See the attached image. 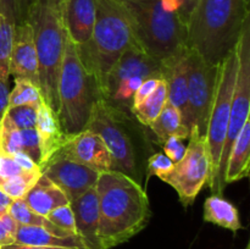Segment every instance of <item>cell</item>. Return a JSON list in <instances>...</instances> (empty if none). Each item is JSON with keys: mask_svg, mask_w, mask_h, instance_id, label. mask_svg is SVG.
Listing matches in <instances>:
<instances>
[{"mask_svg": "<svg viewBox=\"0 0 250 249\" xmlns=\"http://www.w3.org/2000/svg\"><path fill=\"white\" fill-rule=\"evenodd\" d=\"M21 151L27 154L37 165L41 163V148L36 128L21 129Z\"/></svg>", "mask_w": 250, "mask_h": 249, "instance_id": "34", "label": "cell"}, {"mask_svg": "<svg viewBox=\"0 0 250 249\" xmlns=\"http://www.w3.org/2000/svg\"><path fill=\"white\" fill-rule=\"evenodd\" d=\"M21 151V129L16 128L4 115L0 121V153L14 154Z\"/></svg>", "mask_w": 250, "mask_h": 249, "instance_id": "29", "label": "cell"}, {"mask_svg": "<svg viewBox=\"0 0 250 249\" xmlns=\"http://www.w3.org/2000/svg\"><path fill=\"white\" fill-rule=\"evenodd\" d=\"M167 65L142 50L136 43L129 45L107 72L102 88V100L114 109L132 115L134 93L149 78L164 80Z\"/></svg>", "mask_w": 250, "mask_h": 249, "instance_id": "7", "label": "cell"}, {"mask_svg": "<svg viewBox=\"0 0 250 249\" xmlns=\"http://www.w3.org/2000/svg\"><path fill=\"white\" fill-rule=\"evenodd\" d=\"M177 7V11L180 17L182 19V21L185 22V24L187 26L188 20H189L190 14L194 10L195 5H197L198 0H173Z\"/></svg>", "mask_w": 250, "mask_h": 249, "instance_id": "38", "label": "cell"}, {"mask_svg": "<svg viewBox=\"0 0 250 249\" xmlns=\"http://www.w3.org/2000/svg\"><path fill=\"white\" fill-rule=\"evenodd\" d=\"M27 22L33 29L42 98L58 114L59 77L67 37L58 0H34Z\"/></svg>", "mask_w": 250, "mask_h": 249, "instance_id": "4", "label": "cell"}, {"mask_svg": "<svg viewBox=\"0 0 250 249\" xmlns=\"http://www.w3.org/2000/svg\"><path fill=\"white\" fill-rule=\"evenodd\" d=\"M160 82L161 80H159V78H149V80L144 81L141 84V87H139L138 89H137V92L134 93L132 107L138 106V105L141 104V103H143L146 98L150 97V95L155 92V89L158 88V85L160 84Z\"/></svg>", "mask_w": 250, "mask_h": 249, "instance_id": "37", "label": "cell"}, {"mask_svg": "<svg viewBox=\"0 0 250 249\" xmlns=\"http://www.w3.org/2000/svg\"><path fill=\"white\" fill-rule=\"evenodd\" d=\"M150 129L155 134L156 141L159 144H163L168 137H180L183 141L189 138V129L183 124L182 117L178 110L170 103H166L163 111L159 114V116L154 120L150 124Z\"/></svg>", "mask_w": 250, "mask_h": 249, "instance_id": "24", "label": "cell"}, {"mask_svg": "<svg viewBox=\"0 0 250 249\" xmlns=\"http://www.w3.org/2000/svg\"><path fill=\"white\" fill-rule=\"evenodd\" d=\"M58 94V117L66 137L84 131L102 95L97 77L82 62L76 45L68 37H66Z\"/></svg>", "mask_w": 250, "mask_h": 249, "instance_id": "6", "label": "cell"}, {"mask_svg": "<svg viewBox=\"0 0 250 249\" xmlns=\"http://www.w3.org/2000/svg\"><path fill=\"white\" fill-rule=\"evenodd\" d=\"M175 167V164L164 153H155L149 156L146 163V182L151 176H158L160 180L168 175Z\"/></svg>", "mask_w": 250, "mask_h": 249, "instance_id": "33", "label": "cell"}, {"mask_svg": "<svg viewBox=\"0 0 250 249\" xmlns=\"http://www.w3.org/2000/svg\"><path fill=\"white\" fill-rule=\"evenodd\" d=\"M250 165V120L246 122L238 137L234 141L229 153L226 170L224 175V185L237 182L249 176Z\"/></svg>", "mask_w": 250, "mask_h": 249, "instance_id": "21", "label": "cell"}, {"mask_svg": "<svg viewBox=\"0 0 250 249\" xmlns=\"http://www.w3.org/2000/svg\"><path fill=\"white\" fill-rule=\"evenodd\" d=\"M11 203H12L11 198H10L9 195L5 194L2 190H0V214H2V212H7Z\"/></svg>", "mask_w": 250, "mask_h": 249, "instance_id": "43", "label": "cell"}, {"mask_svg": "<svg viewBox=\"0 0 250 249\" xmlns=\"http://www.w3.org/2000/svg\"><path fill=\"white\" fill-rule=\"evenodd\" d=\"M15 26L0 15V80L7 81L10 76Z\"/></svg>", "mask_w": 250, "mask_h": 249, "instance_id": "28", "label": "cell"}, {"mask_svg": "<svg viewBox=\"0 0 250 249\" xmlns=\"http://www.w3.org/2000/svg\"><path fill=\"white\" fill-rule=\"evenodd\" d=\"M19 224L14 220V217L9 212L0 214V247L9 246L15 243Z\"/></svg>", "mask_w": 250, "mask_h": 249, "instance_id": "35", "label": "cell"}, {"mask_svg": "<svg viewBox=\"0 0 250 249\" xmlns=\"http://www.w3.org/2000/svg\"><path fill=\"white\" fill-rule=\"evenodd\" d=\"M134 42L126 10L117 0H97V17L89 41L76 45L85 67L94 73L99 88L120 56Z\"/></svg>", "mask_w": 250, "mask_h": 249, "instance_id": "5", "label": "cell"}, {"mask_svg": "<svg viewBox=\"0 0 250 249\" xmlns=\"http://www.w3.org/2000/svg\"><path fill=\"white\" fill-rule=\"evenodd\" d=\"M58 153L99 173L114 170V163L104 141L88 129L67 137L66 143Z\"/></svg>", "mask_w": 250, "mask_h": 249, "instance_id": "14", "label": "cell"}, {"mask_svg": "<svg viewBox=\"0 0 250 249\" xmlns=\"http://www.w3.org/2000/svg\"><path fill=\"white\" fill-rule=\"evenodd\" d=\"M85 129L97 133L104 141L115 171H120L139 182L141 143L138 134L134 133L133 115L124 114L100 99L93 109Z\"/></svg>", "mask_w": 250, "mask_h": 249, "instance_id": "8", "label": "cell"}, {"mask_svg": "<svg viewBox=\"0 0 250 249\" xmlns=\"http://www.w3.org/2000/svg\"><path fill=\"white\" fill-rule=\"evenodd\" d=\"M36 131L38 134L39 148H41V163L39 167L44 165L51 156L58 153L67 141L62 127L59 121L58 114L45 103L38 106Z\"/></svg>", "mask_w": 250, "mask_h": 249, "instance_id": "19", "label": "cell"}, {"mask_svg": "<svg viewBox=\"0 0 250 249\" xmlns=\"http://www.w3.org/2000/svg\"><path fill=\"white\" fill-rule=\"evenodd\" d=\"M204 220L216 226L237 232L243 228L237 208L221 195L214 194L204 203Z\"/></svg>", "mask_w": 250, "mask_h": 249, "instance_id": "23", "label": "cell"}, {"mask_svg": "<svg viewBox=\"0 0 250 249\" xmlns=\"http://www.w3.org/2000/svg\"><path fill=\"white\" fill-rule=\"evenodd\" d=\"M95 190L103 249L129 241L150 221L151 209L146 189L129 176L115 170L99 173Z\"/></svg>", "mask_w": 250, "mask_h": 249, "instance_id": "1", "label": "cell"}, {"mask_svg": "<svg viewBox=\"0 0 250 249\" xmlns=\"http://www.w3.org/2000/svg\"><path fill=\"white\" fill-rule=\"evenodd\" d=\"M246 249H250V248H249V246H248V247H247V248H246Z\"/></svg>", "mask_w": 250, "mask_h": 249, "instance_id": "45", "label": "cell"}, {"mask_svg": "<svg viewBox=\"0 0 250 249\" xmlns=\"http://www.w3.org/2000/svg\"><path fill=\"white\" fill-rule=\"evenodd\" d=\"M9 97L10 90L7 81L0 80V121L6 112L7 106H9Z\"/></svg>", "mask_w": 250, "mask_h": 249, "instance_id": "41", "label": "cell"}, {"mask_svg": "<svg viewBox=\"0 0 250 249\" xmlns=\"http://www.w3.org/2000/svg\"><path fill=\"white\" fill-rule=\"evenodd\" d=\"M42 172L41 170L37 171H27L23 167L20 166L14 155H9V154L0 153V185L7 182L14 178L22 177V176L31 175V173Z\"/></svg>", "mask_w": 250, "mask_h": 249, "instance_id": "31", "label": "cell"}, {"mask_svg": "<svg viewBox=\"0 0 250 249\" xmlns=\"http://www.w3.org/2000/svg\"><path fill=\"white\" fill-rule=\"evenodd\" d=\"M0 249H75V248H58V247H37V246H27V244L12 243L9 246L0 247Z\"/></svg>", "mask_w": 250, "mask_h": 249, "instance_id": "42", "label": "cell"}, {"mask_svg": "<svg viewBox=\"0 0 250 249\" xmlns=\"http://www.w3.org/2000/svg\"><path fill=\"white\" fill-rule=\"evenodd\" d=\"M63 26L75 45L90 39L97 17V0H65L60 6Z\"/></svg>", "mask_w": 250, "mask_h": 249, "instance_id": "17", "label": "cell"}, {"mask_svg": "<svg viewBox=\"0 0 250 249\" xmlns=\"http://www.w3.org/2000/svg\"><path fill=\"white\" fill-rule=\"evenodd\" d=\"M237 68H238V54H237L236 45V48L219 63L216 88H215L214 100H212L211 111H210L207 133H205V142H207L210 159V178L208 186L215 194H217L219 164L226 139L227 128H229Z\"/></svg>", "mask_w": 250, "mask_h": 249, "instance_id": "9", "label": "cell"}, {"mask_svg": "<svg viewBox=\"0 0 250 249\" xmlns=\"http://www.w3.org/2000/svg\"><path fill=\"white\" fill-rule=\"evenodd\" d=\"M5 115L16 128H36L38 106H36V105H20V106L7 107Z\"/></svg>", "mask_w": 250, "mask_h": 249, "instance_id": "30", "label": "cell"}, {"mask_svg": "<svg viewBox=\"0 0 250 249\" xmlns=\"http://www.w3.org/2000/svg\"><path fill=\"white\" fill-rule=\"evenodd\" d=\"M166 103H167V83L165 80H161L155 92L150 97L146 98L143 103H141L138 106L132 107L131 114L139 124L149 127L163 111Z\"/></svg>", "mask_w": 250, "mask_h": 249, "instance_id": "25", "label": "cell"}, {"mask_svg": "<svg viewBox=\"0 0 250 249\" xmlns=\"http://www.w3.org/2000/svg\"><path fill=\"white\" fill-rule=\"evenodd\" d=\"M15 243L37 247H58V248L85 249L77 236L59 237L38 226L19 225Z\"/></svg>", "mask_w": 250, "mask_h": 249, "instance_id": "22", "label": "cell"}, {"mask_svg": "<svg viewBox=\"0 0 250 249\" xmlns=\"http://www.w3.org/2000/svg\"><path fill=\"white\" fill-rule=\"evenodd\" d=\"M41 171L65 193L70 203L88 189L95 187L99 177L98 171L70 160L59 153L54 154L42 166Z\"/></svg>", "mask_w": 250, "mask_h": 249, "instance_id": "13", "label": "cell"}, {"mask_svg": "<svg viewBox=\"0 0 250 249\" xmlns=\"http://www.w3.org/2000/svg\"><path fill=\"white\" fill-rule=\"evenodd\" d=\"M23 199L29 209L43 216H46L56 208L70 204L65 193L43 173Z\"/></svg>", "mask_w": 250, "mask_h": 249, "instance_id": "20", "label": "cell"}, {"mask_svg": "<svg viewBox=\"0 0 250 249\" xmlns=\"http://www.w3.org/2000/svg\"><path fill=\"white\" fill-rule=\"evenodd\" d=\"M163 153L172 161L173 164H177L178 161L182 160V158L185 156L186 149H187V145L183 143V139L180 138V137H168L163 144Z\"/></svg>", "mask_w": 250, "mask_h": 249, "instance_id": "36", "label": "cell"}, {"mask_svg": "<svg viewBox=\"0 0 250 249\" xmlns=\"http://www.w3.org/2000/svg\"><path fill=\"white\" fill-rule=\"evenodd\" d=\"M248 19L249 0H198L187 23V48L219 65L236 48Z\"/></svg>", "mask_w": 250, "mask_h": 249, "instance_id": "2", "label": "cell"}, {"mask_svg": "<svg viewBox=\"0 0 250 249\" xmlns=\"http://www.w3.org/2000/svg\"><path fill=\"white\" fill-rule=\"evenodd\" d=\"M7 212L14 217V220L19 225H29V226L42 227V228H45L46 231L51 232V233L56 234V236L59 237L73 236V234L67 233V232L62 231L61 228L56 227L55 225L51 224V222L49 221L45 216H43V215L36 214L33 210L29 209L23 198H22V199L12 200Z\"/></svg>", "mask_w": 250, "mask_h": 249, "instance_id": "26", "label": "cell"}, {"mask_svg": "<svg viewBox=\"0 0 250 249\" xmlns=\"http://www.w3.org/2000/svg\"><path fill=\"white\" fill-rule=\"evenodd\" d=\"M58 2H59V5H60V6H61V5H62L63 2H65V0H58Z\"/></svg>", "mask_w": 250, "mask_h": 249, "instance_id": "44", "label": "cell"}, {"mask_svg": "<svg viewBox=\"0 0 250 249\" xmlns=\"http://www.w3.org/2000/svg\"><path fill=\"white\" fill-rule=\"evenodd\" d=\"M237 54H238V68H237L236 83H234L233 97L231 102L229 128H227L226 139L219 164V175H217L219 195H221L226 188L224 185V175L232 146L246 122L250 120V19L247 20L237 43Z\"/></svg>", "mask_w": 250, "mask_h": 249, "instance_id": "10", "label": "cell"}, {"mask_svg": "<svg viewBox=\"0 0 250 249\" xmlns=\"http://www.w3.org/2000/svg\"><path fill=\"white\" fill-rule=\"evenodd\" d=\"M0 15L11 24H16L15 0H0Z\"/></svg>", "mask_w": 250, "mask_h": 249, "instance_id": "40", "label": "cell"}, {"mask_svg": "<svg viewBox=\"0 0 250 249\" xmlns=\"http://www.w3.org/2000/svg\"><path fill=\"white\" fill-rule=\"evenodd\" d=\"M189 143L182 160L175 164L173 170L163 180L177 192L183 207L194 203L210 178V159L205 136H202L197 127L190 129Z\"/></svg>", "mask_w": 250, "mask_h": 249, "instance_id": "11", "label": "cell"}, {"mask_svg": "<svg viewBox=\"0 0 250 249\" xmlns=\"http://www.w3.org/2000/svg\"><path fill=\"white\" fill-rule=\"evenodd\" d=\"M34 0H15V12H16V24L27 21L28 11ZM15 24V26H16Z\"/></svg>", "mask_w": 250, "mask_h": 249, "instance_id": "39", "label": "cell"}, {"mask_svg": "<svg viewBox=\"0 0 250 249\" xmlns=\"http://www.w3.org/2000/svg\"><path fill=\"white\" fill-rule=\"evenodd\" d=\"M126 10L137 45L161 62L187 49V26L173 0H117Z\"/></svg>", "mask_w": 250, "mask_h": 249, "instance_id": "3", "label": "cell"}, {"mask_svg": "<svg viewBox=\"0 0 250 249\" xmlns=\"http://www.w3.org/2000/svg\"><path fill=\"white\" fill-rule=\"evenodd\" d=\"M186 53L187 49L168 62H165L167 65V71L164 80L167 83V102L178 110L183 124L190 132L192 124L188 105V67Z\"/></svg>", "mask_w": 250, "mask_h": 249, "instance_id": "18", "label": "cell"}, {"mask_svg": "<svg viewBox=\"0 0 250 249\" xmlns=\"http://www.w3.org/2000/svg\"><path fill=\"white\" fill-rule=\"evenodd\" d=\"M45 217L51 222V224H54L56 227L62 229V231L67 232V233L70 234H73V236H77V234H76L75 217H73V212L70 204L56 208L53 211L49 212Z\"/></svg>", "mask_w": 250, "mask_h": 249, "instance_id": "32", "label": "cell"}, {"mask_svg": "<svg viewBox=\"0 0 250 249\" xmlns=\"http://www.w3.org/2000/svg\"><path fill=\"white\" fill-rule=\"evenodd\" d=\"M10 75L23 77L39 88V65L33 29L29 22L15 26Z\"/></svg>", "mask_w": 250, "mask_h": 249, "instance_id": "15", "label": "cell"}, {"mask_svg": "<svg viewBox=\"0 0 250 249\" xmlns=\"http://www.w3.org/2000/svg\"><path fill=\"white\" fill-rule=\"evenodd\" d=\"M75 217L76 234L85 249H103L99 238V204L95 187L70 203Z\"/></svg>", "mask_w": 250, "mask_h": 249, "instance_id": "16", "label": "cell"}, {"mask_svg": "<svg viewBox=\"0 0 250 249\" xmlns=\"http://www.w3.org/2000/svg\"><path fill=\"white\" fill-rule=\"evenodd\" d=\"M43 103L41 90L36 84L23 77H15V87L10 92L9 106L14 107L20 105H39Z\"/></svg>", "mask_w": 250, "mask_h": 249, "instance_id": "27", "label": "cell"}, {"mask_svg": "<svg viewBox=\"0 0 250 249\" xmlns=\"http://www.w3.org/2000/svg\"><path fill=\"white\" fill-rule=\"evenodd\" d=\"M186 59L188 67V105L190 124L192 128L197 127L199 133L205 136L216 88L219 65L209 63L197 51L188 48Z\"/></svg>", "mask_w": 250, "mask_h": 249, "instance_id": "12", "label": "cell"}]
</instances>
